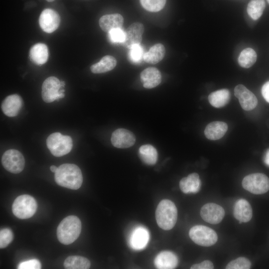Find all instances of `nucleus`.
<instances>
[{"label":"nucleus","mask_w":269,"mask_h":269,"mask_svg":"<svg viewBox=\"0 0 269 269\" xmlns=\"http://www.w3.org/2000/svg\"><path fill=\"white\" fill-rule=\"evenodd\" d=\"M60 23V16L58 13L51 8L44 9L39 18L41 28L45 32L50 33L55 31Z\"/></svg>","instance_id":"9"},{"label":"nucleus","mask_w":269,"mask_h":269,"mask_svg":"<svg viewBox=\"0 0 269 269\" xmlns=\"http://www.w3.org/2000/svg\"><path fill=\"white\" fill-rule=\"evenodd\" d=\"M13 234L9 228H3L0 231V248L6 247L12 241Z\"/></svg>","instance_id":"33"},{"label":"nucleus","mask_w":269,"mask_h":269,"mask_svg":"<svg viewBox=\"0 0 269 269\" xmlns=\"http://www.w3.org/2000/svg\"><path fill=\"white\" fill-rule=\"evenodd\" d=\"M46 145L53 155L60 157L70 152L73 146V141L70 136L56 132L48 136Z\"/></svg>","instance_id":"4"},{"label":"nucleus","mask_w":269,"mask_h":269,"mask_svg":"<svg viewBox=\"0 0 269 269\" xmlns=\"http://www.w3.org/2000/svg\"><path fill=\"white\" fill-rule=\"evenodd\" d=\"M1 163L8 171L17 174L21 172L25 165L24 158L22 153L16 149H9L3 154Z\"/></svg>","instance_id":"8"},{"label":"nucleus","mask_w":269,"mask_h":269,"mask_svg":"<svg viewBox=\"0 0 269 269\" xmlns=\"http://www.w3.org/2000/svg\"><path fill=\"white\" fill-rule=\"evenodd\" d=\"M191 269H213L214 265L212 262L209 260H205L200 263L192 265Z\"/></svg>","instance_id":"37"},{"label":"nucleus","mask_w":269,"mask_h":269,"mask_svg":"<svg viewBox=\"0 0 269 269\" xmlns=\"http://www.w3.org/2000/svg\"><path fill=\"white\" fill-rule=\"evenodd\" d=\"M268 2L269 3V0H267Z\"/></svg>","instance_id":"43"},{"label":"nucleus","mask_w":269,"mask_h":269,"mask_svg":"<svg viewBox=\"0 0 269 269\" xmlns=\"http://www.w3.org/2000/svg\"><path fill=\"white\" fill-rule=\"evenodd\" d=\"M41 268L40 262L36 259L21 262L17 266L18 269H40Z\"/></svg>","instance_id":"36"},{"label":"nucleus","mask_w":269,"mask_h":269,"mask_svg":"<svg viewBox=\"0 0 269 269\" xmlns=\"http://www.w3.org/2000/svg\"><path fill=\"white\" fill-rule=\"evenodd\" d=\"M111 141L113 145L117 148H126L133 146L135 137L131 131L125 129H118L112 134Z\"/></svg>","instance_id":"13"},{"label":"nucleus","mask_w":269,"mask_h":269,"mask_svg":"<svg viewBox=\"0 0 269 269\" xmlns=\"http://www.w3.org/2000/svg\"><path fill=\"white\" fill-rule=\"evenodd\" d=\"M250 261L245 257H239L229 262L227 265V269H249L251 268Z\"/></svg>","instance_id":"32"},{"label":"nucleus","mask_w":269,"mask_h":269,"mask_svg":"<svg viewBox=\"0 0 269 269\" xmlns=\"http://www.w3.org/2000/svg\"><path fill=\"white\" fill-rule=\"evenodd\" d=\"M257 58V55L256 51L251 48H247L241 51L238 61L241 67L249 68L255 63Z\"/></svg>","instance_id":"29"},{"label":"nucleus","mask_w":269,"mask_h":269,"mask_svg":"<svg viewBox=\"0 0 269 269\" xmlns=\"http://www.w3.org/2000/svg\"><path fill=\"white\" fill-rule=\"evenodd\" d=\"M155 219L158 226L164 230L174 227L177 219V209L170 200H162L157 206Z\"/></svg>","instance_id":"3"},{"label":"nucleus","mask_w":269,"mask_h":269,"mask_svg":"<svg viewBox=\"0 0 269 269\" xmlns=\"http://www.w3.org/2000/svg\"><path fill=\"white\" fill-rule=\"evenodd\" d=\"M81 222L76 216H68L63 219L57 229L59 241L64 245L73 243L79 236L81 231Z\"/></svg>","instance_id":"2"},{"label":"nucleus","mask_w":269,"mask_h":269,"mask_svg":"<svg viewBox=\"0 0 269 269\" xmlns=\"http://www.w3.org/2000/svg\"><path fill=\"white\" fill-rule=\"evenodd\" d=\"M230 100V93L227 89H222L211 93L208 96L210 104L215 108L226 106Z\"/></svg>","instance_id":"24"},{"label":"nucleus","mask_w":269,"mask_h":269,"mask_svg":"<svg viewBox=\"0 0 269 269\" xmlns=\"http://www.w3.org/2000/svg\"><path fill=\"white\" fill-rule=\"evenodd\" d=\"M46 0L48 2H52V1H53L54 0Z\"/></svg>","instance_id":"42"},{"label":"nucleus","mask_w":269,"mask_h":269,"mask_svg":"<svg viewBox=\"0 0 269 269\" xmlns=\"http://www.w3.org/2000/svg\"><path fill=\"white\" fill-rule=\"evenodd\" d=\"M141 6L150 12H157L161 10L166 3V0H139Z\"/></svg>","instance_id":"31"},{"label":"nucleus","mask_w":269,"mask_h":269,"mask_svg":"<svg viewBox=\"0 0 269 269\" xmlns=\"http://www.w3.org/2000/svg\"><path fill=\"white\" fill-rule=\"evenodd\" d=\"M264 161L269 166V150L267 151L264 156Z\"/></svg>","instance_id":"39"},{"label":"nucleus","mask_w":269,"mask_h":269,"mask_svg":"<svg viewBox=\"0 0 269 269\" xmlns=\"http://www.w3.org/2000/svg\"><path fill=\"white\" fill-rule=\"evenodd\" d=\"M265 5L264 0H251L247 6V12L253 19L257 20L262 15Z\"/></svg>","instance_id":"30"},{"label":"nucleus","mask_w":269,"mask_h":269,"mask_svg":"<svg viewBox=\"0 0 269 269\" xmlns=\"http://www.w3.org/2000/svg\"><path fill=\"white\" fill-rule=\"evenodd\" d=\"M110 40L114 43H123L125 40V32L121 28H116L109 32Z\"/></svg>","instance_id":"35"},{"label":"nucleus","mask_w":269,"mask_h":269,"mask_svg":"<svg viewBox=\"0 0 269 269\" xmlns=\"http://www.w3.org/2000/svg\"><path fill=\"white\" fill-rule=\"evenodd\" d=\"M99 23L102 30L109 32L112 29L121 28L124 23V18L119 13L106 14L100 18Z\"/></svg>","instance_id":"20"},{"label":"nucleus","mask_w":269,"mask_h":269,"mask_svg":"<svg viewBox=\"0 0 269 269\" xmlns=\"http://www.w3.org/2000/svg\"><path fill=\"white\" fill-rule=\"evenodd\" d=\"M138 155L144 163L149 165L155 164L158 158L156 149L150 144L141 145L138 149Z\"/></svg>","instance_id":"27"},{"label":"nucleus","mask_w":269,"mask_h":269,"mask_svg":"<svg viewBox=\"0 0 269 269\" xmlns=\"http://www.w3.org/2000/svg\"><path fill=\"white\" fill-rule=\"evenodd\" d=\"M262 94L265 100L269 103V81L263 85L262 88Z\"/></svg>","instance_id":"38"},{"label":"nucleus","mask_w":269,"mask_h":269,"mask_svg":"<svg viewBox=\"0 0 269 269\" xmlns=\"http://www.w3.org/2000/svg\"><path fill=\"white\" fill-rule=\"evenodd\" d=\"M149 240V233L144 227L139 226L135 228L129 238L130 247L134 250L143 249Z\"/></svg>","instance_id":"15"},{"label":"nucleus","mask_w":269,"mask_h":269,"mask_svg":"<svg viewBox=\"0 0 269 269\" xmlns=\"http://www.w3.org/2000/svg\"><path fill=\"white\" fill-rule=\"evenodd\" d=\"M65 83L64 81L61 82V88H64L65 86Z\"/></svg>","instance_id":"41"},{"label":"nucleus","mask_w":269,"mask_h":269,"mask_svg":"<svg viewBox=\"0 0 269 269\" xmlns=\"http://www.w3.org/2000/svg\"><path fill=\"white\" fill-rule=\"evenodd\" d=\"M116 58L111 55H106L97 63L90 67L91 72L95 74L105 73L113 70L117 65Z\"/></svg>","instance_id":"26"},{"label":"nucleus","mask_w":269,"mask_h":269,"mask_svg":"<svg viewBox=\"0 0 269 269\" xmlns=\"http://www.w3.org/2000/svg\"><path fill=\"white\" fill-rule=\"evenodd\" d=\"M178 264L177 256L174 253L168 251L160 252L154 260V265L158 269H175Z\"/></svg>","instance_id":"17"},{"label":"nucleus","mask_w":269,"mask_h":269,"mask_svg":"<svg viewBox=\"0 0 269 269\" xmlns=\"http://www.w3.org/2000/svg\"><path fill=\"white\" fill-rule=\"evenodd\" d=\"M37 203L31 196L24 194L18 196L14 201L12 210L14 215L21 219L31 217L37 209Z\"/></svg>","instance_id":"5"},{"label":"nucleus","mask_w":269,"mask_h":269,"mask_svg":"<svg viewBox=\"0 0 269 269\" xmlns=\"http://www.w3.org/2000/svg\"><path fill=\"white\" fill-rule=\"evenodd\" d=\"M233 215L240 224L249 222L253 215L252 209L249 202L244 199L237 200L234 205Z\"/></svg>","instance_id":"18"},{"label":"nucleus","mask_w":269,"mask_h":269,"mask_svg":"<svg viewBox=\"0 0 269 269\" xmlns=\"http://www.w3.org/2000/svg\"><path fill=\"white\" fill-rule=\"evenodd\" d=\"M144 29V26L141 23H133L125 32V40L122 43L123 45L130 49L134 45L139 44L142 40Z\"/></svg>","instance_id":"14"},{"label":"nucleus","mask_w":269,"mask_h":269,"mask_svg":"<svg viewBox=\"0 0 269 269\" xmlns=\"http://www.w3.org/2000/svg\"><path fill=\"white\" fill-rule=\"evenodd\" d=\"M60 88L61 82L57 78L51 76L46 78L42 85L43 100L47 103L57 100Z\"/></svg>","instance_id":"11"},{"label":"nucleus","mask_w":269,"mask_h":269,"mask_svg":"<svg viewBox=\"0 0 269 269\" xmlns=\"http://www.w3.org/2000/svg\"><path fill=\"white\" fill-rule=\"evenodd\" d=\"M191 239L196 244L203 247L214 245L218 240V236L215 231L203 225H196L189 230Z\"/></svg>","instance_id":"6"},{"label":"nucleus","mask_w":269,"mask_h":269,"mask_svg":"<svg viewBox=\"0 0 269 269\" xmlns=\"http://www.w3.org/2000/svg\"><path fill=\"white\" fill-rule=\"evenodd\" d=\"M90 266L88 259L79 256H69L64 262V267L67 269H88Z\"/></svg>","instance_id":"28"},{"label":"nucleus","mask_w":269,"mask_h":269,"mask_svg":"<svg viewBox=\"0 0 269 269\" xmlns=\"http://www.w3.org/2000/svg\"><path fill=\"white\" fill-rule=\"evenodd\" d=\"M143 55L142 48L139 44L134 45L130 48V58L134 62L141 60Z\"/></svg>","instance_id":"34"},{"label":"nucleus","mask_w":269,"mask_h":269,"mask_svg":"<svg viewBox=\"0 0 269 269\" xmlns=\"http://www.w3.org/2000/svg\"><path fill=\"white\" fill-rule=\"evenodd\" d=\"M140 80L143 86L146 89H151L158 86L161 81L160 72L155 67H148L140 73Z\"/></svg>","instance_id":"19"},{"label":"nucleus","mask_w":269,"mask_h":269,"mask_svg":"<svg viewBox=\"0 0 269 269\" xmlns=\"http://www.w3.org/2000/svg\"><path fill=\"white\" fill-rule=\"evenodd\" d=\"M30 60L37 65H42L46 62L48 58V49L46 44L38 43L33 45L29 50Z\"/></svg>","instance_id":"23"},{"label":"nucleus","mask_w":269,"mask_h":269,"mask_svg":"<svg viewBox=\"0 0 269 269\" xmlns=\"http://www.w3.org/2000/svg\"><path fill=\"white\" fill-rule=\"evenodd\" d=\"M201 184L198 174L192 173L180 180L179 187L184 193H196L199 191Z\"/></svg>","instance_id":"21"},{"label":"nucleus","mask_w":269,"mask_h":269,"mask_svg":"<svg viewBox=\"0 0 269 269\" xmlns=\"http://www.w3.org/2000/svg\"><path fill=\"white\" fill-rule=\"evenodd\" d=\"M58 167H56V166L55 165H51L50 167V170L52 172H54L55 173Z\"/></svg>","instance_id":"40"},{"label":"nucleus","mask_w":269,"mask_h":269,"mask_svg":"<svg viewBox=\"0 0 269 269\" xmlns=\"http://www.w3.org/2000/svg\"><path fill=\"white\" fill-rule=\"evenodd\" d=\"M243 187L254 194H262L269 190V178L263 173H253L245 176Z\"/></svg>","instance_id":"7"},{"label":"nucleus","mask_w":269,"mask_h":269,"mask_svg":"<svg viewBox=\"0 0 269 269\" xmlns=\"http://www.w3.org/2000/svg\"><path fill=\"white\" fill-rule=\"evenodd\" d=\"M23 101L20 96L12 94L7 96L2 101L1 109L7 116L13 117L16 116L21 110Z\"/></svg>","instance_id":"16"},{"label":"nucleus","mask_w":269,"mask_h":269,"mask_svg":"<svg viewBox=\"0 0 269 269\" xmlns=\"http://www.w3.org/2000/svg\"><path fill=\"white\" fill-rule=\"evenodd\" d=\"M200 214L205 222L217 224L223 220L225 212L221 206L214 203H208L202 207Z\"/></svg>","instance_id":"10"},{"label":"nucleus","mask_w":269,"mask_h":269,"mask_svg":"<svg viewBox=\"0 0 269 269\" xmlns=\"http://www.w3.org/2000/svg\"><path fill=\"white\" fill-rule=\"evenodd\" d=\"M165 54V48L161 43L152 46L143 57V60L149 64H155L161 61Z\"/></svg>","instance_id":"25"},{"label":"nucleus","mask_w":269,"mask_h":269,"mask_svg":"<svg viewBox=\"0 0 269 269\" xmlns=\"http://www.w3.org/2000/svg\"><path fill=\"white\" fill-rule=\"evenodd\" d=\"M228 130L227 124L223 122L215 121L209 123L204 130L205 136L210 140H217L222 137Z\"/></svg>","instance_id":"22"},{"label":"nucleus","mask_w":269,"mask_h":269,"mask_svg":"<svg viewBox=\"0 0 269 269\" xmlns=\"http://www.w3.org/2000/svg\"><path fill=\"white\" fill-rule=\"evenodd\" d=\"M56 183L62 187L77 190L82 185L83 177L79 167L72 163H64L60 165L54 173Z\"/></svg>","instance_id":"1"},{"label":"nucleus","mask_w":269,"mask_h":269,"mask_svg":"<svg viewBox=\"0 0 269 269\" xmlns=\"http://www.w3.org/2000/svg\"><path fill=\"white\" fill-rule=\"evenodd\" d=\"M234 94L241 107L245 111L254 109L258 104L256 96L243 85H237L234 89Z\"/></svg>","instance_id":"12"}]
</instances>
